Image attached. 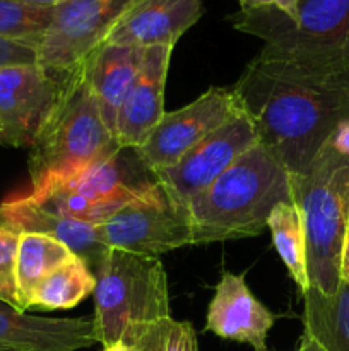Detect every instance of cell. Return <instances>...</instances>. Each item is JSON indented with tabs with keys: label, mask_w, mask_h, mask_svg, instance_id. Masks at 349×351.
I'll use <instances>...</instances> for the list:
<instances>
[{
	"label": "cell",
	"mask_w": 349,
	"mask_h": 351,
	"mask_svg": "<svg viewBox=\"0 0 349 351\" xmlns=\"http://www.w3.org/2000/svg\"><path fill=\"white\" fill-rule=\"evenodd\" d=\"M202 16V0H135L116 21L106 41L139 48H174Z\"/></svg>",
	"instance_id": "obj_13"
},
{
	"label": "cell",
	"mask_w": 349,
	"mask_h": 351,
	"mask_svg": "<svg viewBox=\"0 0 349 351\" xmlns=\"http://www.w3.org/2000/svg\"><path fill=\"white\" fill-rule=\"evenodd\" d=\"M240 10L276 9L287 17L291 23L296 21L298 0H238Z\"/></svg>",
	"instance_id": "obj_26"
},
{
	"label": "cell",
	"mask_w": 349,
	"mask_h": 351,
	"mask_svg": "<svg viewBox=\"0 0 349 351\" xmlns=\"http://www.w3.org/2000/svg\"><path fill=\"white\" fill-rule=\"evenodd\" d=\"M98 343L130 348L149 328L170 317L168 278L157 257L108 249L94 271Z\"/></svg>",
	"instance_id": "obj_5"
},
{
	"label": "cell",
	"mask_w": 349,
	"mask_h": 351,
	"mask_svg": "<svg viewBox=\"0 0 349 351\" xmlns=\"http://www.w3.org/2000/svg\"><path fill=\"white\" fill-rule=\"evenodd\" d=\"M103 351H132V350H130L127 345H123V343H115V345L112 346H105Z\"/></svg>",
	"instance_id": "obj_31"
},
{
	"label": "cell",
	"mask_w": 349,
	"mask_h": 351,
	"mask_svg": "<svg viewBox=\"0 0 349 351\" xmlns=\"http://www.w3.org/2000/svg\"><path fill=\"white\" fill-rule=\"evenodd\" d=\"M274 321L276 315L250 291L243 274H222L209 304L205 331L267 351V335Z\"/></svg>",
	"instance_id": "obj_12"
},
{
	"label": "cell",
	"mask_w": 349,
	"mask_h": 351,
	"mask_svg": "<svg viewBox=\"0 0 349 351\" xmlns=\"http://www.w3.org/2000/svg\"><path fill=\"white\" fill-rule=\"evenodd\" d=\"M0 351H14V350H7V348H0Z\"/></svg>",
	"instance_id": "obj_32"
},
{
	"label": "cell",
	"mask_w": 349,
	"mask_h": 351,
	"mask_svg": "<svg viewBox=\"0 0 349 351\" xmlns=\"http://www.w3.org/2000/svg\"><path fill=\"white\" fill-rule=\"evenodd\" d=\"M242 112L233 88H211L183 108L164 113L135 151L156 173L178 163L192 147Z\"/></svg>",
	"instance_id": "obj_9"
},
{
	"label": "cell",
	"mask_w": 349,
	"mask_h": 351,
	"mask_svg": "<svg viewBox=\"0 0 349 351\" xmlns=\"http://www.w3.org/2000/svg\"><path fill=\"white\" fill-rule=\"evenodd\" d=\"M92 317H38L0 302V348L14 351H77L96 345Z\"/></svg>",
	"instance_id": "obj_16"
},
{
	"label": "cell",
	"mask_w": 349,
	"mask_h": 351,
	"mask_svg": "<svg viewBox=\"0 0 349 351\" xmlns=\"http://www.w3.org/2000/svg\"><path fill=\"white\" fill-rule=\"evenodd\" d=\"M291 201L289 171L257 143L190 201L192 245L260 235L272 209Z\"/></svg>",
	"instance_id": "obj_2"
},
{
	"label": "cell",
	"mask_w": 349,
	"mask_h": 351,
	"mask_svg": "<svg viewBox=\"0 0 349 351\" xmlns=\"http://www.w3.org/2000/svg\"><path fill=\"white\" fill-rule=\"evenodd\" d=\"M328 144H331L339 154L349 158V119L344 120V122H341L337 127H335L331 139H328Z\"/></svg>",
	"instance_id": "obj_27"
},
{
	"label": "cell",
	"mask_w": 349,
	"mask_h": 351,
	"mask_svg": "<svg viewBox=\"0 0 349 351\" xmlns=\"http://www.w3.org/2000/svg\"><path fill=\"white\" fill-rule=\"evenodd\" d=\"M135 0H67L53 17L38 47V65L67 74L105 43L116 21Z\"/></svg>",
	"instance_id": "obj_8"
},
{
	"label": "cell",
	"mask_w": 349,
	"mask_h": 351,
	"mask_svg": "<svg viewBox=\"0 0 349 351\" xmlns=\"http://www.w3.org/2000/svg\"><path fill=\"white\" fill-rule=\"evenodd\" d=\"M16 2L27 3V5H36V7H58L60 3L67 2V0H16Z\"/></svg>",
	"instance_id": "obj_30"
},
{
	"label": "cell",
	"mask_w": 349,
	"mask_h": 351,
	"mask_svg": "<svg viewBox=\"0 0 349 351\" xmlns=\"http://www.w3.org/2000/svg\"><path fill=\"white\" fill-rule=\"evenodd\" d=\"M257 143L255 129L242 112L209 134L173 167L157 170L154 177L174 204L188 209L195 195L204 192Z\"/></svg>",
	"instance_id": "obj_10"
},
{
	"label": "cell",
	"mask_w": 349,
	"mask_h": 351,
	"mask_svg": "<svg viewBox=\"0 0 349 351\" xmlns=\"http://www.w3.org/2000/svg\"><path fill=\"white\" fill-rule=\"evenodd\" d=\"M38 50L21 41L0 38V69L10 65H36Z\"/></svg>",
	"instance_id": "obj_25"
},
{
	"label": "cell",
	"mask_w": 349,
	"mask_h": 351,
	"mask_svg": "<svg viewBox=\"0 0 349 351\" xmlns=\"http://www.w3.org/2000/svg\"><path fill=\"white\" fill-rule=\"evenodd\" d=\"M300 351H324L318 346V343L315 341V339H311L310 336L305 335L301 336V343H300V348H298Z\"/></svg>",
	"instance_id": "obj_29"
},
{
	"label": "cell",
	"mask_w": 349,
	"mask_h": 351,
	"mask_svg": "<svg viewBox=\"0 0 349 351\" xmlns=\"http://www.w3.org/2000/svg\"><path fill=\"white\" fill-rule=\"evenodd\" d=\"M99 242L106 249L157 257L192 245V225L187 208L174 204L157 180L113 218L98 226Z\"/></svg>",
	"instance_id": "obj_7"
},
{
	"label": "cell",
	"mask_w": 349,
	"mask_h": 351,
	"mask_svg": "<svg viewBox=\"0 0 349 351\" xmlns=\"http://www.w3.org/2000/svg\"><path fill=\"white\" fill-rule=\"evenodd\" d=\"M116 147L79 65L65 74L60 96L29 147V195L68 184Z\"/></svg>",
	"instance_id": "obj_3"
},
{
	"label": "cell",
	"mask_w": 349,
	"mask_h": 351,
	"mask_svg": "<svg viewBox=\"0 0 349 351\" xmlns=\"http://www.w3.org/2000/svg\"><path fill=\"white\" fill-rule=\"evenodd\" d=\"M274 247L301 295L310 288L307 271V237L296 202H279L267 219Z\"/></svg>",
	"instance_id": "obj_21"
},
{
	"label": "cell",
	"mask_w": 349,
	"mask_h": 351,
	"mask_svg": "<svg viewBox=\"0 0 349 351\" xmlns=\"http://www.w3.org/2000/svg\"><path fill=\"white\" fill-rule=\"evenodd\" d=\"M144 50L146 48L105 41L81 64L103 120L113 136L120 108L139 74Z\"/></svg>",
	"instance_id": "obj_17"
},
{
	"label": "cell",
	"mask_w": 349,
	"mask_h": 351,
	"mask_svg": "<svg viewBox=\"0 0 349 351\" xmlns=\"http://www.w3.org/2000/svg\"><path fill=\"white\" fill-rule=\"evenodd\" d=\"M173 48L149 47L144 50L139 74L116 117L115 141L120 147H140L163 119L164 88Z\"/></svg>",
	"instance_id": "obj_14"
},
{
	"label": "cell",
	"mask_w": 349,
	"mask_h": 351,
	"mask_svg": "<svg viewBox=\"0 0 349 351\" xmlns=\"http://www.w3.org/2000/svg\"><path fill=\"white\" fill-rule=\"evenodd\" d=\"M229 23L283 50L349 58V0H298L294 23L276 9L238 10Z\"/></svg>",
	"instance_id": "obj_6"
},
{
	"label": "cell",
	"mask_w": 349,
	"mask_h": 351,
	"mask_svg": "<svg viewBox=\"0 0 349 351\" xmlns=\"http://www.w3.org/2000/svg\"><path fill=\"white\" fill-rule=\"evenodd\" d=\"M132 351H198L197 335L190 322L164 317L147 329L133 346Z\"/></svg>",
	"instance_id": "obj_23"
},
{
	"label": "cell",
	"mask_w": 349,
	"mask_h": 351,
	"mask_svg": "<svg viewBox=\"0 0 349 351\" xmlns=\"http://www.w3.org/2000/svg\"><path fill=\"white\" fill-rule=\"evenodd\" d=\"M64 77L38 64L0 69V146L29 149L60 96Z\"/></svg>",
	"instance_id": "obj_11"
},
{
	"label": "cell",
	"mask_w": 349,
	"mask_h": 351,
	"mask_svg": "<svg viewBox=\"0 0 349 351\" xmlns=\"http://www.w3.org/2000/svg\"><path fill=\"white\" fill-rule=\"evenodd\" d=\"M341 280L349 283V219L348 228H346V239H344V249H342V264H341Z\"/></svg>",
	"instance_id": "obj_28"
},
{
	"label": "cell",
	"mask_w": 349,
	"mask_h": 351,
	"mask_svg": "<svg viewBox=\"0 0 349 351\" xmlns=\"http://www.w3.org/2000/svg\"><path fill=\"white\" fill-rule=\"evenodd\" d=\"M298 351H300V350H298Z\"/></svg>",
	"instance_id": "obj_33"
},
{
	"label": "cell",
	"mask_w": 349,
	"mask_h": 351,
	"mask_svg": "<svg viewBox=\"0 0 349 351\" xmlns=\"http://www.w3.org/2000/svg\"><path fill=\"white\" fill-rule=\"evenodd\" d=\"M233 93L259 143L289 175H300L349 119V58L263 45Z\"/></svg>",
	"instance_id": "obj_1"
},
{
	"label": "cell",
	"mask_w": 349,
	"mask_h": 351,
	"mask_svg": "<svg viewBox=\"0 0 349 351\" xmlns=\"http://www.w3.org/2000/svg\"><path fill=\"white\" fill-rule=\"evenodd\" d=\"M291 184L307 237L310 287L334 295L341 283L349 219V158L327 143L307 171L291 175Z\"/></svg>",
	"instance_id": "obj_4"
},
{
	"label": "cell",
	"mask_w": 349,
	"mask_h": 351,
	"mask_svg": "<svg viewBox=\"0 0 349 351\" xmlns=\"http://www.w3.org/2000/svg\"><path fill=\"white\" fill-rule=\"evenodd\" d=\"M55 7H36L16 0H0V38L21 41L38 50Z\"/></svg>",
	"instance_id": "obj_22"
},
{
	"label": "cell",
	"mask_w": 349,
	"mask_h": 351,
	"mask_svg": "<svg viewBox=\"0 0 349 351\" xmlns=\"http://www.w3.org/2000/svg\"><path fill=\"white\" fill-rule=\"evenodd\" d=\"M17 245L19 233L0 226V302L23 311L16 276Z\"/></svg>",
	"instance_id": "obj_24"
},
{
	"label": "cell",
	"mask_w": 349,
	"mask_h": 351,
	"mask_svg": "<svg viewBox=\"0 0 349 351\" xmlns=\"http://www.w3.org/2000/svg\"><path fill=\"white\" fill-rule=\"evenodd\" d=\"M72 256L75 254L65 243L51 237L40 233H19L16 276L24 312L29 308L31 295L40 281L67 263Z\"/></svg>",
	"instance_id": "obj_19"
},
{
	"label": "cell",
	"mask_w": 349,
	"mask_h": 351,
	"mask_svg": "<svg viewBox=\"0 0 349 351\" xmlns=\"http://www.w3.org/2000/svg\"><path fill=\"white\" fill-rule=\"evenodd\" d=\"M96 276L91 267L79 256H72L67 263L48 274L34 288L29 308L40 311H64L74 308L84 298L94 293Z\"/></svg>",
	"instance_id": "obj_20"
},
{
	"label": "cell",
	"mask_w": 349,
	"mask_h": 351,
	"mask_svg": "<svg viewBox=\"0 0 349 351\" xmlns=\"http://www.w3.org/2000/svg\"><path fill=\"white\" fill-rule=\"evenodd\" d=\"M0 226L17 233H40L65 243L92 273L108 250L99 242L98 226L57 215L26 194H14L0 201Z\"/></svg>",
	"instance_id": "obj_15"
},
{
	"label": "cell",
	"mask_w": 349,
	"mask_h": 351,
	"mask_svg": "<svg viewBox=\"0 0 349 351\" xmlns=\"http://www.w3.org/2000/svg\"><path fill=\"white\" fill-rule=\"evenodd\" d=\"M305 335L324 351H349V283L341 280L334 295L310 287L303 293Z\"/></svg>",
	"instance_id": "obj_18"
}]
</instances>
